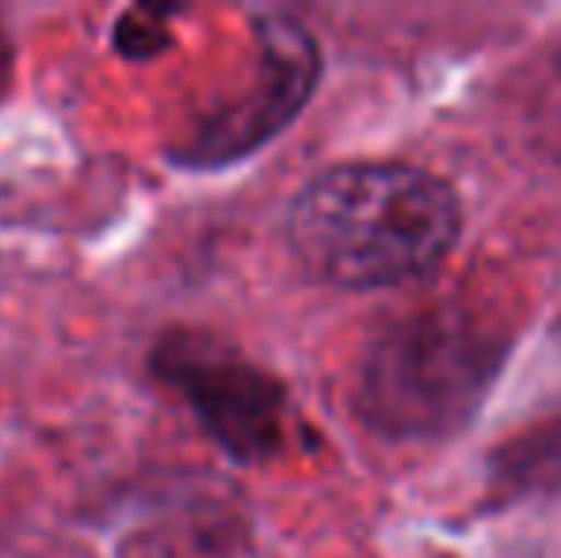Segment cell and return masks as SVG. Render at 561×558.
<instances>
[{"instance_id": "1", "label": "cell", "mask_w": 561, "mask_h": 558, "mask_svg": "<svg viewBox=\"0 0 561 558\" xmlns=\"http://www.w3.org/2000/svg\"><path fill=\"white\" fill-rule=\"evenodd\" d=\"M462 203L444 176L401 161H347L306 180L287 238L310 276L347 291L398 287L447 261Z\"/></svg>"}, {"instance_id": "2", "label": "cell", "mask_w": 561, "mask_h": 558, "mask_svg": "<svg viewBox=\"0 0 561 558\" xmlns=\"http://www.w3.org/2000/svg\"><path fill=\"white\" fill-rule=\"evenodd\" d=\"M504 360V337L466 310H421L370 341L355 410L393 440H436L478 413Z\"/></svg>"}, {"instance_id": "3", "label": "cell", "mask_w": 561, "mask_h": 558, "mask_svg": "<svg viewBox=\"0 0 561 558\" xmlns=\"http://www.w3.org/2000/svg\"><path fill=\"white\" fill-rule=\"evenodd\" d=\"M153 372L169 383L203 429L237 459H264L283 440V390L272 375L218 349L207 337L169 333L153 349Z\"/></svg>"}, {"instance_id": "4", "label": "cell", "mask_w": 561, "mask_h": 558, "mask_svg": "<svg viewBox=\"0 0 561 558\" xmlns=\"http://www.w3.org/2000/svg\"><path fill=\"white\" fill-rule=\"evenodd\" d=\"M260 43H264V73H260L256 96L233 104L210 127H203L199 138L180 153V161L218 164L249 153L302 107L306 92L318 77V50H313L310 35L295 20H264Z\"/></svg>"}, {"instance_id": "5", "label": "cell", "mask_w": 561, "mask_h": 558, "mask_svg": "<svg viewBox=\"0 0 561 558\" xmlns=\"http://www.w3.org/2000/svg\"><path fill=\"white\" fill-rule=\"evenodd\" d=\"M157 20H161V12H153V8L123 15V23H118V43H123V38H130V35H138V43H134L126 54H134V58H141V54H146V58H149V54L164 43V35H161L164 27H157Z\"/></svg>"}, {"instance_id": "6", "label": "cell", "mask_w": 561, "mask_h": 558, "mask_svg": "<svg viewBox=\"0 0 561 558\" xmlns=\"http://www.w3.org/2000/svg\"><path fill=\"white\" fill-rule=\"evenodd\" d=\"M8 66V46H4V35H0V69Z\"/></svg>"}]
</instances>
